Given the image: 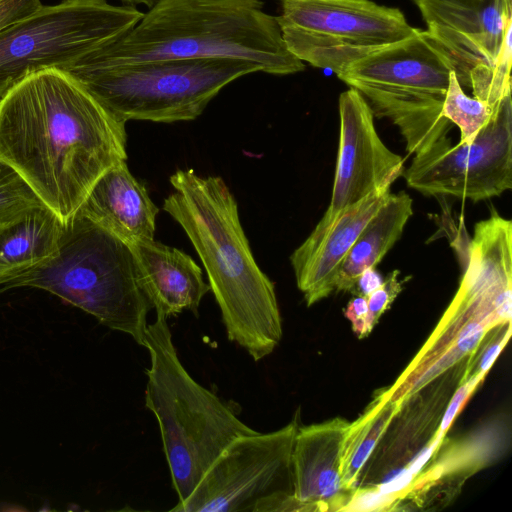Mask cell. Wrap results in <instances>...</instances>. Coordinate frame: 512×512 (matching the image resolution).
Wrapping results in <instances>:
<instances>
[{"label":"cell","mask_w":512,"mask_h":512,"mask_svg":"<svg viewBox=\"0 0 512 512\" xmlns=\"http://www.w3.org/2000/svg\"><path fill=\"white\" fill-rule=\"evenodd\" d=\"M125 124L69 72L43 69L0 99V160L66 225L96 181L127 159Z\"/></svg>","instance_id":"1"},{"label":"cell","mask_w":512,"mask_h":512,"mask_svg":"<svg viewBox=\"0 0 512 512\" xmlns=\"http://www.w3.org/2000/svg\"><path fill=\"white\" fill-rule=\"evenodd\" d=\"M170 183L174 192L163 209L197 252L228 339L262 360L282 338L281 315L274 283L255 261L234 195L221 177L193 169L177 170Z\"/></svg>","instance_id":"2"},{"label":"cell","mask_w":512,"mask_h":512,"mask_svg":"<svg viewBox=\"0 0 512 512\" xmlns=\"http://www.w3.org/2000/svg\"><path fill=\"white\" fill-rule=\"evenodd\" d=\"M204 58L245 60L273 75L305 69L288 50L277 17L264 11L261 0H159L132 28L74 64Z\"/></svg>","instance_id":"3"},{"label":"cell","mask_w":512,"mask_h":512,"mask_svg":"<svg viewBox=\"0 0 512 512\" xmlns=\"http://www.w3.org/2000/svg\"><path fill=\"white\" fill-rule=\"evenodd\" d=\"M167 319L156 312L155 321L147 325L145 405L158 422L172 486L182 502L233 440L256 430L191 377L178 357Z\"/></svg>","instance_id":"4"},{"label":"cell","mask_w":512,"mask_h":512,"mask_svg":"<svg viewBox=\"0 0 512 512\" xmlns=\"http://www.w3.org/2000/svg\"><path fill=\"white\" fill-rule=\"evenodd\" d=\"M17 287L48 291L144 347L152 306L139 284L130 245L78 212L65 225L51 259L4 285Z\"/></svg>","instance_id":"5"},{"label":"cell","mask_w":512,"mask_h":512,"mask_svg":"<svg viewBox=\"0 0 512 512\" xmlns=\"http://www.w3.org/2000/svg\"><path fill=\"white\" fill-rule=\"evenodd\" d=\"M453 70L426 30L377 50L350 65L338 78L358 91L375 117L388 118L409 154L423 156L447 144L452 123L442 106Z\"/></svg>","instance_id":"6"},{"label":"cell","mask_w":512,"mask_h":512,"mask_svg":"<svg viewBox=\"0 0 512 512\" xmlns=\"http://www.w3.org/2000/svg\"><path fill=\"white\" fill-rule=\"evenodd\" d=\"M65 71L125 123H174L196 119L226 85L261 69L240 59L204 58L98 67L74 64Z\"/></svg>","instance_id":"7"},{"label":"cell","mask_w":512,"mask_h":512,"mask_svg":"<svg viewBox=\"0 0 512 512\" xmlns=\"http://www.w3.org/2000/svg\"><path fill=\"white\" fill-rule=\"evenodd\" d=\"M137 7L107 0H61L0 29V99L27 75L66 70L120 36L142 17Z\"/></svg>","instance_id":"8"},{"label":"cell","mask_w":512,"mask_h":512,"mask_svg":"<svg viewBox=\"0 0 512 512\" xmlns=\"http://www.w3.org/2000/svg\"><path fill=\"white\" fill-rule=\"evenodd\" d=\"M298 416L268 433L233 440L173 512L299 511L292 454Z\"/></svg>","instance_id":"9"},{"label":"cell","mask_w":512,"mask_h":512,"mask_svg":"<svg viewBox=\"0 0 512 512\" xmlns=\"http://www.w3.org/2000/svg\"><path fill=\"white\" fill-rule=\"evenodd\" d=\"M276 17L294 56L337 76L416 31L399 9L371 0H280Z\"/></svg>","instance_id":"10"},{"label":"cell","mask_w":512,"mask_h":512,"mask_svg":"<svg viewBox=\"0 0 512 512\" xmlns=\"http://www.w3.org/2000/svg\"><path fill=\"white\" fill-rule=\"evenodd\" d=\"M403 176L426 196H453L473 202L512 188V101L508 94L470 143L451 142L414 156Z\"/></svg>","instance_id":"11"},{"label":"cell","mask_w":512,"mask_h":512,"mask_svg":"<svg viewBox=\"0 0 512 512\" xmlns=\"http://www.w3.org/2000/svg\"><path fill=\"white\" fill-rule=\"evenodd\" d=\"M459 83L495 107L493 70L512 30L511 0H413Z\"/></svg>","instance_id":"12"},{"label":"cell","mask_w":512,"mask_h":512,"mask_svg":"<svg viewBox=\"0 0 512 512\" xmlns=\"http://www.w3.org/2000/svg\"><path fill=\"white\" fill-rule=\"evenodd\" d=\"M339 146L329 206L317 224L331 222L341 211L374 191L390 188L404 172V159L379 137L372 109L353 88L340 94Z\"/></svg>","instance_id":"13"},{"label":"cell","mask_w":512,"mask_h":512,"mask_svg":"<svg viewBox=\"0 0 512 512\" xmlns=\"http://www.w3.org/2000/svg\"><path fill=\"white\" fill-rule=\"evenodd\" d=\"M390 188L374 191L341 211L331 222L317 224L290 256L298 289L307 306L335 290L340 267L362 229L384 203Z\"/></svg>","instance_id":"14"},{"label":"cell","mask_w":512,"mask_h":512,"mask_svg":"<svg viewBox=\"0 0 512 512\" xmlns=\"http://www.w3.org/2000/svg\"><path fill=\"white\" fill-rule=\"evenodd\" d=\"M350 422L332 420L298 427L292 454L294 497L299 511L342 510L352 490L344 487L341 466Z\"/></svg>","instance_id":"15"},{"label":"cell","mask_w":512,"mask_h":512,"mask_svg":"<svg viewBox=\"0 0 512 512\" xmlns=\"http://www.w3.org/2000/svg\"><path fill=\"white\" fill-rule=\"evenodd\" d=\"M130 245L139 284L156 312L166 318L184 310L198 316L202 298L210 291L193 258L182 250L153 239Z\"/></svg>","instance_id":"16"},{"label":"cell","mask_w":512,"mask_h":512,"mask_svg":"<svg viewBox=\"0 0 512 512\" xmlns=\"http://www.w3.org/2000/svg\"><path fill=\"white\" fill-rule=\"evenodd\" d=\"M158 211L144 183L122 160L96 181L78 213L131 244L154 238Z\"/></svg>","instance_id":"17"},{"label":"cell","mask_w":512,"mask_h":512,"mask_svg":"<svg viewBox=\"0 0 512 512\" xmlns=\"http://www.w3.org/2000/svg\"><path fill=\"white\" fill-rule=\"evenodd\" d=\"M65 225L45 205L28 210L0 231V286L51 259Z\"/></svg>","instance_id":"18"},{"label":"cell","mask_w":512,"mask_h":512,"mask_svg":"<svg viewBox=\"0 0 512 512\" xmlns=\"http://www.w3.org/2000/svg\"><path fill=\"white\" fill-rule=\"evenodd\" d=\"M412 204L411 197L405 191L388 195L345 257L337 276L336 291L353 292L360 274L381 262L401 238L413 214Z\"/></svg>","instance_id":"19"},{"label":"cell","mask_w":512,"mask_h":512,"mask_svg":"<svg viewBox=\"0 0 512 512\" xmlns=\"http://www.w3.org/2000/svg\"><path fill=\"white\" fill-rule=\"evenodd\" d=\"M397 410L396 401L391 398L382 399L350 424L344 441L341 466L342 480L347 490H352L359 472Z\"/></svg>","instance_id":"20"},{"label":"cell","mask_w":512,"mask_h":512,"mask_svg":"<svg viewBox=\"0 0 512 512\" xmlns=\"http://www.w3.org/2000/svg\"><path fill=\"white\" fill-rule=\"evenodd\" d=\"M493 110L487 102L466 95L455 72H450L442 115L459 128L460 142L474 141L490 120Z\"/></svg>","instance_id":"21"},{"label":"cell","mask_w":512,"mask_h":512,"mask_svg":"<svg viewBox=\"0 0 512 512\" xmlns=\"http://www.w3.org/2000/svg\"><path fill=\"white\" fill-rule=\"evenodd\" d=\"M44 205L24 180L0 160V231L28 210Z\"/></svg>","instance_id":"22"},{"label":"cell","mask_w":512,"mask_h":512,"mask_svg":"<svg viewBox=\"0 0 512 512\" xmlns=\"http://www.w3.org/2000/svg\"><path fill=\"white\" fill-rule=\"evenodd\" d=\"M399 273V270L389 273L382 285L366 297L368 305L367 322L370 330L401 291L402 282L398 279Z\"/></svg>","instance_id":"23"},{"label":"cell","mask_w":512,"mask_h":512,"mask_svg":"<svg viewBox=\"0 0 512 512\" xmlns=\"http://www.w3.org/2000/svg\"><path fill=\"white\" fill-rule=\"evenodd\" d=\"M399 496L385 494L375 488H363L352 491L342 508L344 511H379L390 506Z\"/></svg>","instance_id":"24"},{"label":"cell","mask_w":512,"mask_h":512,"mask_svg":"<svg viewBox=\"0 0 512 512\" xmlns=\"http://www.w3.org/2000/svg\"><path fill=\"white\" fill-rule=\"evenodd\" d=\"M484 374L478 372L476 375L472 376L466 383L462 384L453 397L451 398L448 407L442 417L440 422V426L437 432L445 434L446 431L450 428L453 420L461 410L462 405L466 402L470 394L473 392L475 387L479 384V382L483 379Z\"/></svg>","instance_id":"25"},{"label":"cell","mask_w":512,"mask_h":512,"mask_svg":"<svg viewBox=\"0 0 512 512\" xmlns=\"http://www.w3.org/2000/svg\"><path fill=\"white\" fill-rule=\"evenodd\" d=\"M465 324L456 336L454 344L464 356L477 348L488 326L485 321L480 319H470Z\"/></svg>","instance_id":"26"},{"label":"cell","mask_w":512,"mask_h":512,"mask_svg":"<svg viewBox=\"0 0 512 512\" xmlns=\"http://www.w3.org/2000/svg\"><path fill=\"white\" fill-rule=\"evenodd\" d=\"M42 4L41 0H0V29L27 16Z\"/></svg>","instance_id":"27"},{"label":"cell","mask_w":512,"mask_h":512,"mask_svg":"<svg viewBox=\"0 0 512 512\" xmlns=\"http://www.w3.org/2000/svg\"><path fill=\"white\" fill-rule=\"evenodd\" d=\"M345 316L352 322L354 331L360 336L367 335L371 330L368 326V305L364 296L353 298L347 305Z\"/></svg>","instance_id":"28"},{"label":"cell","mask_w":512,"mask_h":512,"mask_svg":"<svg viewBox=\"0 0 512 512\" xmlns=\"http://www.w3.org/2000/svg\"><path fill=\"white\" fill-rule=\"evenodd\" d=\"M375 268L376 267L367 268L360 274L352 293L357 296L367 297L382 285L384 279Z\"/></svg>","instance_id":"29"},{"label":"cell","mask_w":512,"mask_h":512,"mask_svg":"<svg viewBox=\"0 0 512 512\" xmlns=\"http://www.w3.org/2000/svg\"><path fill=\"white\" fill-rule=\"evenodd\" d=\"M414 477L415 475L406 467L394 475L390 480L383 482L378 486V488L385 494L399 496L400 493L404 492L411 486Z\"/></svg>","instance_id":"30"},{"label":"cell","mask_w":512,"mask_h":512,"mask_svg":"<svg viewBox=\"0 0 512 512\" xmlns=\"http://www.w3.org/2000/svg\"><path fill=\"white\" fill-rule=\"evenodd\" d=\"M445 434L437 432L434 439L418 454V456L407 467L408 470L417 476L424 465L430 460L439 448Z\"/></svg>","instance_id":"31"},{"label":"cell","mask_w":512,"mask_h":512,"mask_svg":"<svg viewBox=\"0 0 512 512\" xmlns=\"http://www.w3.org/2000/svg\"><path fill=\"white\" fill-rule=\"evenodd\" d=\"M507 337L508 335H506L505 338H503L502 340L495 342L490 347H488V349L484 352L480 359L478 372L484 375L486 374V372H488V370L491 368L492 364L502 351V348L505 345Z\"/></svg>","instance_id":"32"},{"label":"cell","mask_w":512,"mask_h":512,"mask_svg":"<svg viewBox=\"0 0 512 512\" xmlns=\"http://www.w3.org/2000/svg\"><path fill=\"white\" fill-rule=\"evenodd\" d=\"M123 5L137 7L139 5L151 8L159 0H120Z\"/></svg>","instance_id":"33"}]
</instances>
